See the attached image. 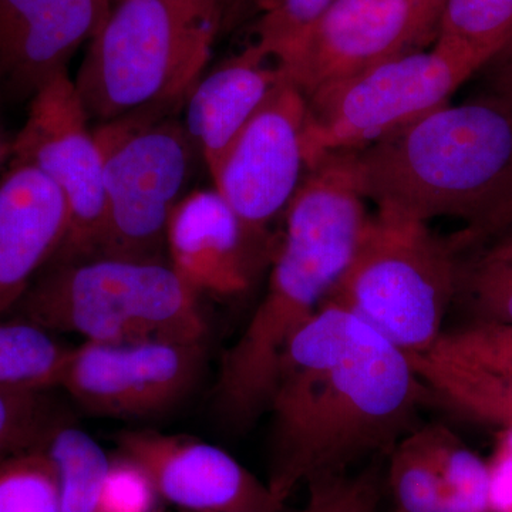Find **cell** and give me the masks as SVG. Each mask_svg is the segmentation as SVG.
I'll return each mask as SVG.
<instances>
[{"mask_svg": "<svg viewBox=\"0 0 512 512\" xmlns=\"http://www.w3.org/2000/svg\"><path fill=\"white\" fill-rule=\"evenodd\" d=\"M431 397L406 352L326 301L289 340L266 407L275 500L284 507L299 485L389 454Z\"/></svg>", "mask_w": 512, "mask_h": 512, "instance_id": "6da1fadb", "label": "cell"}, {"mask_svg": "<svg viewBox=\"0 0 512 512\" xmlns=\"http://www.w3.org/2000/svg\"><path fill=\"white\" fill-rule=\"evenodd\" d=\"M348 151L306 171L285 211L268 288L244 333L222 357L215 409L235 429L268 407L289 340L325 305L352 261L370 215Z\"/></svg>", "mask_w": 512, "mask_h": 512, "instance_id": "7a4b0ae2", "label": "cell"}, {"mask_svg": "<svg viewBox=\"0 0 512 512\" xmlns=\"http://www.w3.org/2000/svg\"><path fill=\"white\" fill-rule=\"evenodd\" d=\"M357 175L377 211L471 224L512 167V101L485 92L450 103L356 153Z\"/></svg>", "mask_w": 512, "mask_h": 512, "instance_id": "3957f363", "label": "cell"}, {"mask_svg": "<svg viewBox=\"0 0 512 512\" xmlns=\"http://www.w3.org/2000/svg\"><path fill=\"white\" fill-rule=\"evenodd\" d=\"M235 0H119L74 80L90 123L181 109L200 82Z\"/></svg>", "mask_w": 512, "mask_h": 512, "instance_id": "277c9868", "label": "cell"}, {"mask_svg": "<svg viewBox=\"0 0 512 512\" xmlns=\"http://www.w3.org/2000/svg\"><path fill=\"white\" fill-rule=\"evenodd\" d=\"M20 319L84 342H205L198 295L168 262H50L18 303Z\"/></svg>", "mask_w": 512, "mask_h": 512, "instance_id": "5b68a950", "label": "cell"}, {"mask_svg": "<svg viewBox=\"0 0 512 512\" xmlns=\"http://www.w3.org/2000/svg\"><path fill=\"white\" fill-rule=\"evenodd\" d=\"M454 254L453 241L434 235L427 222L377 211L328 301L407 355L429 352L458 293Z\"/></svg>", "mask_w": 512, "mask_h": 512, "instance_id": "8992f818", "label": "cell"}, {"mask_svg": "<svg viewBox=\"0 0 512 512\" xmlns=\"http://www.w3.org/2000/svg\"><path fill=\"white\" fill-rule=\"evenodd\" d=\"M178 110L137 111L93 127L104 190L97 258L168 262V221L202 161Z\"/></svg>", "mask_w": 512, "mask_h": 512, "instance_id": "52a82bcc", "label": "cell"}, {"mask_svg": "<svg viewBox=\"0 0 512 512\" xmlns=\"http://www.w3.org/2000/svg\"><path fill=\"white\" fill-rule=\"evenodd\" d=\"M488 62L470 47L437 37L429 52L394 57L306 100V165L332 151L363 150L446 106Z\"/></svg>", "mask_w": 512, "mask_h": 512, "instance_id": "ba28073f", "label": "cell"}, {"mask_svg": "<svg viewBox=\"0 0 512 512\" xmlns=\"http://www.w3.org/2000/svg\"><path fill=\"white\" fill-rule=\"evenodd\" d=\"M9 161L37 168L66 200L69 225L52 262L97 258L104 235L103 160L69 73L50 80L29 101Z\"/></svg>", "mask_w": 512, "mask_h": 512, "instance_id": "9c48e42d", "label": "cell"}, {"mask_svg": "<svg viewBox=\"0 0 512 512\" xmlns=\"http://www.w3.org/2000/svg\"><path fill=\"white\" fill-rule=\"evenodd\" d=\"M446 0H333L279 64L305 100L436 42Z\"/></svg>", "mask_w": 512, "mask_h": 512, "instance_id": "30bf717a", "label": "cell"}, {"mask_svg": "<svg viewBox=\"0 0 512 512\" xmlns=\"http://www.w3.org/2000/svg\"><path fill=\"white\" fill-rule=\"evenodd\" d=\"M204 355V342H84L70 349L59 387L96 416H157L197 386Z\"/></svg>", "mask_w": 512, "mask_h": 512, "instance_id": "8fae6325", "label": "cell"}, {"mask_svg": "<svg viewBox=\"0 0 512 512\" xmlns=\"http://www.w3.org/2000/svg\"><path fill=\"white\" fill-rule=\"evenodd\" d=\"M306 121L308 103L285 79L235 138L211 177L215 190L259 241L269 242L268 228L285 214L308 171Z\"/></svg>", "mask_w": 512, "mask_h": 512, "instance_id": "7c38bea8", "label": "cell"}, {"mask_svg": "<svg viewBox=\"0 0 512 512\" xmlns=\"http://www.w3.org/2000/svg\"><path fill=\"white\" fill-rule=\"evenodd\" d=\"M119 453L137 461L158 497L181 512H281L269 490L214 444L151 430L124 431Z\"/></svg>", "mask_w": 512, "mask_h": 512, "instance_id": "4fadbf2b", "label": "cell"}, {"mask_svg": "<svg viewBox=\"0 0 512 512\" xmlns=\"http://www.w3.org/2000/svg\"><path fill=\"white\" fill-rule=\"evenodd\" d=\"M111 6V0H0V103L29 104L66 73Z\"/></svg>", "mask_w": 512, "mask_h": 512, "instance_id": "5bb4252c", "label": "cell"}, {"mask_svg": "<svg viewBox=\"0 0 512 512\" xmlns=\"http://www.w3.org/2000/svg\"><path fill=\"white\" fill-rule=\"evenodd\" d=\"M268 255L215 188L188 192L168 221V264L197 295L247 291Z\"/></svg>", "mask_w": 512, "mask_h": 512, "instance_id": "9a60e30c", "label": "cell"}, {"mask_svg": "<svg viewBox=\"0 0 512 512\" xmlns=\"http://www.w3.org/2000/svg\"><path fill=\"white\" fill-rule=\"evenodd\" d=\"M67 225L59 188L32 165L9 161L0 175V315L18 306L55 258Z\"/></svg>", "mask_w": 512, "mask_h": 512, "instance_id": "2e32d148", "label": "cell"}, {"mask_svg": "<svg viewBox=\"0 0 512 512\" xmlns=\"http://www.w3.org/2000/svg\"><path fill=\"white\" fill-rule=\"evenodd\" d=\"M286 76L255 43L201 77L185 100L184 126L211 177L245 126Z\"/></svg>", "mask_w": 512, "mask_h": 512, "instance_id": "e0dca14e", "label": "cell"}, {"mask_svg": "<svg viewBox=\"0 0 512 512\" xmlns=\"http://www.w3.org/2000/svg\"><path fill=\"white\" fill-rule=\"evenodd\" d=\"M431 396L473 419L512 427V373L448 362L431 353L409 355Z\"/></svg>", "mask_w": 512, "mask_h": 512, "instance_id": "ac0fdd59", "label": "cell"}, {"mask_svg": "<svg viewBox=\"0 0 512 512\" xmlns=\"http://www.w3.org/2000/svg\"><path fill=\"white\" fill-rule=\"evenodd\" d=\"M70 349L29 320H0V390L46 393L59 387Z\"/></svg>", "mask_w": 512, "mask_h": 512, "instance_id": "d6986e66", "label": "cell"}, {"mask_svg": "<svg viewBox=\"0 0 512 512\" xmlns=\"http://www.w3.org/2000/svg\"><path fill=\"white\" fill-rule=\"evenodd\" d=\"M419 430L439 476L443 512H491L488 463L447 427Z\"/></svg>", "mask_w": 512, "mask_h": 512, "instance_id": "ffe728a7", "label": "cell"}, {"mask_svg": "<svg viewBox=\"0 0 512 512\" xmlns=\"http://www.w3.org/2000/svg\"><path fill=\"white\" fill-rule=\"evenodd\" d=\"M55 461L60 512H101V491L110 457L86 431L55 427L46 441Z\"/></svg>", "mask_w": 512, "mask_h": 512, "instance_id": "44dd1931", "label": "cell"}, {"mask_svg": "<svg viewBox=\"0 0 512 512\" xmlns=\"http://www.w3.org/2000/svg\"><path fill=\"white\" fill-rule=\"evenodd\" d=\"M0 512H60L59 476L46 443L0 458Z\"/></svg>", "mask_w": 512, "mask_h": 512, "instance_id": "7402d4cb", "label": "cell"}, {"mask_svg": "<svg viewBox=\"0 0 512 512\" xmlns=\"http://www.w3.org/2000/svg\"><path fill=\"white\" fill-rule=\"evenodd\" d=\"M387 484L394 512H443L439 476L419 427L389 453Z\"/></svg>", "mask_w": 512, "mask_h": 512, "instance_id": "603a6c76", "label": "cell"}, {"mask_svg": "<svg viewBox=\"0 0 512 512\" xmlns=\"http://www.w3.org/2000/svg\"><path fill=\"white\" fill-rule=\"evenodd\" d=\"M511 30L512 0H446L439 37L470 47L491 62Z\"/></svg>", "mask_w": 512, "mask_h": 512, "instance_id": "cb8c5ba5", "label": "cell"}, {"mask_svg": "<svg viewBox=\"0 0 512 512\" xmlns=\"http://www.w3.org/2000/svg\"><path fill=\"white\" fill-rule=\"evenodd\" d=\"M429 353L458 365L512 373V325L477 320L444 332Z\"/></svg>", "mask_w": 512, "mask_h": 512, "instance_id": "d4e9b609", "label": "cell"}, {"mask_svg": "<svg viewBox=\"0 0 512 512\" xmlns=\"http://www.w3.org/2000/svg\"><path fill=\"white\" fill-rule=\"evenodd\" d=\"M333 0H259L255 45L276 63L285 62Z\"/></svg>", "mask_w": 512, "mask_h": 512, "instance_id": "484cf974", "label": "cell"}, {"mask_svg": "<svg viewBox=\"0 0 512 512\" xmlns=\"http://www.w3.org/2000/svg\"><path fill=\"white\" fill-rule=\"evenodd\" d=\"M382 464L373 460L359 473L328 474L309 481V497L299 512H377L382 498Z\"/></svg>", "mask_w": 512, "mask_h": 512, "instance_id": "4316f807", "label": "cell"}, {"mask_svg": "<svg viewBox=\"0 0 512 512\" xmlns=\"http://www.w3.org/2000/svg\"><path fill=\"white\" fill-rule=\"evenodd\" d=\"M458 292L466 296L477 320L512 325V264L481 255L460 266ZM458 295V293H457Z\"/></svg>", "mask_w": 512, "mask_h": 512, "instance_id": "83f0119b", "label": "cell"}, {"mask_svg": "<svg viewBox=\"0 0 512 512\" xmlns=\"http://www.w3.org/2000/svg\"><path fill=\"white\" fill-rule=\"evenodd\" d=\"M43 394L0 390V458L49 439L56 426Z\"/></svg>", "mask_w": 512, "mask_h": 512, "instance_id": "f1b7e54d", "label": "cell"}, {"mask_svg": "<svg viewBox=\"0 0 512 512\" xmlns=\"http://www.w3.org/2000/svg\"><path fill=\"white\" fill-rule=\"evenodd\" d=\"M158 494L153 480L133 458H110L103 491L101 512H158Z\"/></svg>", "mask_w": 512, "mask_h": 512, "instance_id": "f546056e", "label": "cell"}, {"mask_svg": "<svg viewBox=\"0 0 512 512\" xmlns=\"http://www.w3.org/2000/svg\"><path fill=\"white\" fill-rule=\"evenodd\" d=\"M512 228V167L503 183L485 204L480 215L453 241L454 247L466 248L484 239L495 238Z\"/></svg>", "mask_w": 512, "mask_h": 512, "instance_id": "4dcf8cb0", "label": "cell"}, {"mask_svg": "<svg viewBox=\"0 0 512 512\" xmlns=\"http://www.w3.org/2000/svg\"><path fill=\"white\" fill-rule=\"evenodd\" d=\"M488 467L491 512H512V454L495 450Z\"/></svg>", "mask_w": 512, "mask_h": 512, "instance_id": "1f68e13d", "label": "cell"}, {"mask_svg": "<svg viewBox=\"0 0 512 512\" xmlns=\"http://www.w3.org/2000/svg\"><path fill=\"white\" fill-rule=\"evenodd\" d=\"M491 67L488 72L487 92L497 94L512 101V57L504 60H494L487 64Z\"/></svg>", "mask_w": 512, "mask_h": 512, "instance_id": "d6a6232c", "label": "cell"}, {"mask_svg": "<svg viewBox=\"0 0 512 512\" xmlns=\"http://www.w3.org/2000/svg\"><path fill=\"white\" fill-rule=\"evenodd\" d=\"M494 244L491 245L484 256L491 259H498V261L510 262L512 264V228L507 229L503 234L495 237Z\"/></svg>", "mask_w": 512, "mask_h": 512, "instance_id": "836d02e7", "label": "cell"}, {"mask_svg": "<svg viewBox=\"0 0 512 512\" xmlns=\"http://www.w3.org/2000/svg\"><path fill=\"white\" fill-rule=\"evenodd\" d=\"M12 138L8 136L2 121H0V167L9 163L10 151H12Z\"/></svg>", "mask_w": 512, "mask_h": 512, "instance_id": "e575fe53", "label": "cell"}, {"mask_svg": "<svg viewBox=\"0 0 512 512\" xmlns=\"http://www.w3.org/2000/svg\"><path fill=\"white\" fill-rule=\"evenodd\" d=\"M258 2L259 0H237V2H235L234 16H232V25L238 22V19L241 18L244 13H247L252 6L258 5Z\"/></svg>", "mask_w": 512, "mask_h": 512, "instance_id": "d590c367", "label": "cell"}, {"mask_svg": "<svg viewBox=\"0 0 512 512\" xmlns=\"http://www.w3.org/2000/svg\"><path fill=\"white\" fill-rule=\"evenodd\" d=\"M497 450L512 454V427L511 429H505L503 434H501L500 441H498Z\"/></svg>", "mask_w": 512, "mask_h": 512, "instance_id": "8d00e7d4", "label": "cell"}, {"mask_svg": "<svg viewBox=\"0 0 512 512\" xmlns=\"http://www.w3.org/2000/svg\"><path fill=\"white\" fill-rule=\"evenodd\" d=\"M510 57H512V30L507 39H505L504 45L501 47L500 52L497 53V56H495L491 62H494V60L510 59Z\"/></svg>", "mask_w": 512, "mask_h": 512, "instance_id": "74e56055", "label": "cell"}, {"mask_svg": "<svg viewBox=\"0 0 512 512\" xmlns=\"http://www.w3.org/2000/svg\"><path fill=\"white\" fill-rule=\"evenodd\" d=\"M111 2H113V0H111ZM116 2H119V0H116Z\"/></svg>", "mask_w": 512, "mask_h": 512, "instance_id": "f35d334b", "label": "cell"}, {"mask_svg": "<svg viewBox=\"0 0 512 512\" xmlns=\"http://www.w3.org/2000/svg\"><path fill=\"white\" fill-rule=\"evenodd\" d=\"M158 512H160V511H158ZM178 512H181V511H178Z\"/></svg>", "mask_w": 512, "mask_h": 512, "instance_id": "ab89813d", "label": "cell"}]
</instances>
